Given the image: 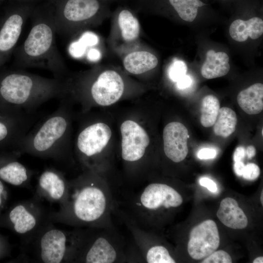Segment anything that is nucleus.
<instances>
[{
  "label": "nucleus",
  "instance_id": "nucleus-1",
  "mask_svg": "<svg viewBox=\"0 0 263 263\" xmlns=\"http://www.w3.org/2000/svg\"><path fill=\"white\" fill-rule=\"evenodd\" d=\"M115 200L108 180L87 170L69 181L67 199L58 211L51 212L50 219L79 228H116L112 219Z\"/></svg>",
  "mask_w": 263,
  "mask_h": 263
},
{
  "label": "nucleus",
  "instance_id": "nucleus-2",
  "mask_svg": "<svg viewBox=\"0 0 263 263\" xmlns=\"http://www.w3.org/2000/svg\"><path fill=\"white\" fill-rule=\"evenodd\" d=\"M30 18V31L24 42L13 53L14 66L46 69L54 78L65 79L67 69L56 43L52 3L47 0L44 4L35 6Z\"/></svg>",
  "mask_w": 263,
  "mask_h": 263
},
{
  "label": "nucleus",
  "instance_id": "nucleus-3",
  "mask_svg": "<svg viewBox=\"0 0 263 263\" xmlns=\"http://www.w3.org/2000/svg\"><path fill=\"white\" fill-rule=\"evenodd\" d=\"M67 95L66 80L47 78L21 70L0 72V109L35 113L51 99Z\"/></svg>",
  "mask_w": 263,
  "mask_h": 263
},
{
  "label": "nucleus",
  "instance_id": "nucleus-4",
  "mask_svg": "<svg viewBox=\"0 0 263 263\" xmlns=\"http://www.w3.org/2000/svg\"><path fill=\"white\" fill-rule=\"evenodd\" d=\"M68 99H60L57 109L42 120L20 139L15 150L61 162L69 152L71 126Z\"/></svg>",
  "mask_w": 263,
  "mask_h": 263
},
{
  "label": "nucleus",
  "instance_id": "nucleus-5",
  "mask_svg": "<svg viewBox=\"0 0 263 263\" xmlns=\"http://www.w3.org/2000/svg\"><path fill=\"white\" fill-rule=\"evenodd\" d=\"M129 247L116 228L78 229L73 263L129 262Z\"/></svg>",
  "mask_w": 263,
  "mask_h": 263
},
{
  "label": "nucleus",
  "instance_id": "nucleus-6",
  "mask_svg": "<svg viewBox=\"0 0 263 263\" xmlns=\"http://www.w3.org/2000/svg\"><path fill=\"white\" fill-rule=\"evenodd\" d=\"M181 194L172 186L164 183L152 182L142 188L121 207L141 227L147 229L154 224L157 212L179 207L183 203Z\"/></svg>",
  "mask_w": 263,
  "mask_h": 263
},
{
  "label": "nucleus",
  "instance_id": "nucleus-7",
  "mask_svg": "<svg viewBox=\"0 0 263 263\" xmlns=\"http://www.w3.org/2000/svg\"><path fill=\"white\" fill-rule=\"evenodd\" d=\"M78 229L67 231L56 228L51 222L28 243L36 261L44 263H73Z\"/></svg>",
  "mask_w": 263,
  "mask_h": 263
},
{
  "label": "nucleus",
  "instance_id": "nucleus-8",
  "mask_svg": "<svg viewBox=\"0 0 263 263\" xmlns=\"http://www.w3.org/2000/svg\"><path fill=\"white\" fill-rule=\"evenodd\" d=\"M54 8L56 33L69 35L91 22L102 10L100 0H48Z\"/></svg>",
  "mask_w": 263,
  "mask_h": 263
},
{
  "label": "nucleus",
  "instance_id": "nucleus-9",
  "mask_svg": "<svg viewBox=\"0 0 263 263\" xmlns=\"http://www.w3.org/2000/svg\"><path fill=\"white\" fill-rule=\"evenodd\" d=\"M112 134L110 127L102 122L88 124L79 132L75 143L76 153L80 162L88 170L99 174V158Z\"/></svg>",
  "mask_w": 263,
  "mask_h": 263
},
{
  "label": "nucleus",
  "instance_id": "nucleus-10",
  "mask_svg": "<svg viewBox=\"0 0 263 263\" xmlns=\"http://www.w3.org/2000/svg\"><path fill=\"white\" fill-rule=\"evenodd\" d=\"M34 3L16 1L0 15V68L13 54Z\"/></svg>",
  "mask_w": 263,
  "mask_h": 263
},
{
  "label": "nucleus",
  "instance_id": "nucleus-11",
  "mask_svg": "<svg viewBox=\"0 0 263 263\" xmlns=\"http://www.w3.org/2000/svg\"><path fill=\"white\" fill-rule=\"evenodd\" d=\"M113 214L127 228L144 261L148 263H175L169 249L157 244L152 234L139 226L115 200Z\"/></svg>",
  "mask_w": 263,
  "mask_h": 263
},
{
  "label": "nucleus",
  "instance_id": "nucleus-12",
  "mask_svg": "<svg viewBox=\"0 0 263 263\" xmlns=\"http://www.w3.org/2000/svg\"><path fill=\"white\" fill-rule=\"evenodd\" d=\"M50 213L37 197L18 203L10 211L9 219L15 231L27 243L42 228L52 222Z\"/></svg>",
  "mask_w": 263,
  "mask_h": 263
},
{
  "label": "nucleus",
  "instance_id": "nucleus-13",
  "mask_svg": "<svg viewBox=\"0 0 263 263\" xmlns=\"http://www.w3.org/2000/svg\"><path fill=\"white\" fill-rule=\"evenodd\" d=\"M122 137L121 156L127 165L140 164L144 160L146 150L150 143L149 136L136 122L127 120L120 126Z\"/></svg>",
  "mask_w": 263,
  "mask_h": 263
},
{
  "label": "nucleus",
  "instance_id": "nucleus-14",
  "mask_svg": "<svg viewBox=\"0 0 263 263\" xmlns=\"http://www.w3.org/2000/svg\"><path fill=\"white\" fill-rule=\"evenodd\" d=\"M219 244L220 237L217 226L213 220H207L191 230L188 251L191 258L200 260L214 252Z\"/></svg>",
  "mask_w": 263,
  "mask_h": 263
},
{
  "label": "nucleus",
  "instance_id": "nucleus-15",
  "mask_svg": "<svg viewBox=\"0 0 263 263\" xmlns=\"http://www.w3.org/2000/svg\"><path fill=\"white\" fill-rule=\"evenodd\" d=\"M68 191L69 181L59 170L47 168L39 175L37 190L38 198H43L60 206L66 201Z\"/></svg>",
  "mask_w": 263,
  "mask_h": 263
},
{
  "label": "nucleus",
  "instance_id": "nucleus-16",
  "mask_svg": "<svg viewBox=\"0 0 263 263\" xmlns=\"http://www.w3.org/2000/svg\"><path fill=\"white\" fill-rule=\"evenodd\" d=\"M188 131L183 124H168L163 132L164 151L167 158L174 163L184 160L188 153Z\"/></svg>",
  "mask_w": 263,
  "mask_h": 263
},
{
  "label": "nucleus",
  "instance_id": "nucleus-17",
  "mask_svg": "<svg viewBox=\"0 0 263 263\" xmlns=\"http://www.w3.org/2000/svg\"><path fill=\"white\" fill-rule=\"evenodd\" d=\"M217 216L225 225L232 229H241L247 225V217L236 200L232 198L222 200Z\"/></svg>",
  "mask_w": 263,
  "mask_h": 263
},
{
  "label": "nucleus",
  "instance_id": "nucleus-18",
  "mask_svg": "<svg viewBox=\"0 0 263 263\" xmlns=\"http://www.w3.org/2000/svg\"><path fill=\"white\" fill-rule=\"evenodd\" d=\"M33 174L32 170L15 158L6 160L0 165V178L13 186H25L29 183Z\"/></svg>",
  "mask_w": 263,
  "mask_h": 263
},
{
  "label": "nucleus",
  "instance_id": "nucleus-19",
  "mask_svg": "<svg viewBox=\"0 0 263 263\" xmlns=\"http://www.w3.org/2000/svg\"><path fill=\"white\" fill-rule=\"evenodd\" d=\"M231 37L238 42H243L249 37L252 39L259 38L263 33V20L257 17L247 20L237 19L229 27Z\"/></svg>",
  "mask_w": 263,
  "mask_h": 263
},
{
  "label": "nucleus",
  "instance_id": "nucleus-20",
  "mask_svg": "<svg viewBox=\"0 0 263 263\" xmlns=\"http://www.w3.org/2000/svg\"><path fill=\"white\" fill-rule=\"evenodd\" d=\"M229 61V56L225 52L208 50L201 68L202 76L207 79H212L226 75L230 70Z\"/></svg>",
  "mask_w": 263,
  "mask_h": 263
},
{
  "label": "nucleus",
  "instance_id": "nucleus-21",
  "mask_svg": "<svg viewBox=\"0 0 263 263\" xmlns=\"http://www.w3.org/2000/svg\"><path fill=\"white\" fill-rule=\"evenodd\" d=\"M237 102L248 114L260 113L263 110V84L257 83L241 91L237 96Z\"/></svg>",
  "mask_w": 263,
  "mask_h": 263
},
{
  "label": "nucleus",
  "instance_id": "nucleus-22",
  "mask_svg": "<svg viewBox=\"0 0 263 263\" xmlns=\"http://www.w3.org/2000/svg\"><path fill=\"white\" fill-rule=\"evenodd\" d=\"M158 62L157 58L153 54L140 51L129 54L123 60V65L129 73L139 75L154 68Z\"/></svg>",
  "mask_w": 263,
  "mask_h": 263
},
{
  "label": "nucleus",
  "instance_id": "nucleus-23",
  "mask_svg": "<svg viewBox=\"0 0 263 263\" xmlns=\"http://www.w3.org/2000/svg\"><path fill=\"white\" fill-rule=\"evenodd\" d=\"M237 124L235 112L229 108L222 107L213 124V131L216 135L226 138L235 132Z\"/></svg>",
  "mask_w": 263,
  "mask_h": 263
},
{
  "label": "nucleus",
  "instance_id": "nucleus-24",
  "mask_svg": "<svg viewBox=\"0 0 263 263\" xmlns=\"http://www.w3.org/2000/svg\"><path fill=\"white\" fill-rule=\"evenodd\" d=\"M166 2L181 19L188 22L195 19L200 8L207 5L201 0H166Z\"/></svg>",
  "mask_w": 263,
  "mask_h": 263
},
{
  "label": "nucleus",
  "instance_id": "nucleus-25",
  "mask_svg": "<svg viewBox=\"0 0 263 263\" xmlns=\"http://www.w3.org/2000/svg\"><path fill=\"white\" fill-rule=\"evenodd\" d=\"M118 23L123 38L127 41L136 39L140 33V24L137 18L129 10L124 9L118 14Z\"/></svg>",
  "mask_w": 263,
  "mask_h": 263
},
{
  "label": "nucleus",
  "instance_id": "nucleus-26",
  "mask_svg": "<svg viewBox=\"0 0 263 263\" xmlns=\"http://www.w3.org/2000/svg\"><path fill=\"white\" fill-rule=\"evenodd\" d=\"M220 102L214 95L209 94L204 97L201 103L200 122L205 127H211L214 124L219 110Z\"/></svg>",
  "mask_w": 263,
  "mask_h": 263
},
{
  "label": "nucleus",
  "instance_id": "nucleus-27",
  "mask_svg": "<svg viewBox=\"0 0 263 263\" xmlns=\"http://www.w3.org/2000/svg\"><path fill=\"white\" fill-rule=\"evenodd\" d=\"M230 256L226 252L220 250L215 251L201 262L202 263H231Z\"/></svg>",
  "mask_w": 263,
  "mask_h": 263
},
{
  "label": "nucleus",
  "instance_id": "nucleus-28",
  "mask_svg": "<svg viewBox=\"0 0 263 263\" xmlns=\"http://www.w3.org/2000/svg\"><path fill=\"white\" fill-rule=\"evenodd\" d=\"M187 66L182 61L177 60L171 65L169 71V77L173 81L177 82L186 75Z\"/></svg>",
  "mask_w": 263,
  "mask_h": 263
},
{
  "label": "nucleus",
  "instance_id": "nucleus-29",
  "mask_svg": "<svg viewBox=\"0 0 263 263\" xmlns=\"http://www.w3.org/2000/svg\"><path fill=\"white\" fill-rule=\"evenodd\" d=\"M260 169L258 166L254 163H249L245 166L242 176L247 180L256 179L260 175Z\"/></svg>",
  "mask_w": 263,
  "mask_h": 263
},
{
  "label": "nucleus",
  "instance_id": "nucleus-30",
  "mask_svg": "<svg viewBox=\"0 0 263 263\" xmlns=\"http://www.w3.org/2000/svg\"><path fill=\"white\" fill-rule=\"evenodd\" d=\"M216 150L209 148H204L199 150L198 153V157L200 159H209L215 157Z\"/></svg>",
  "mask_w": 263,
  "mask_h": 263
},
{
  "label": "nucleus",
  "instance_id": "nucleus-31",
  "mask_svg": "<svg viewBox=\"0 0 263 263\" xmlns=\"http://www.w3.org/2000/svg\"><path fill=\"white\" fill-rule=\"evenodd\" d=\"M199 183L202 186L207 188L211 192H215L217 190V187L215 183L208 178H201L199 180Z\"/></svg>",
  "mask_w": 263,
  "mask_h": 263
},
{
  "label": "nucleus",
  "instance_id": "nucleus-32",
  "mask_svg": "<svg viewBox=\"0 0 263 263\" xmlns=\"http://www.w3.org/2000/svg\"><path fill=\"white\" fill-rule=\"evenodd\" d=\"M191 82V77L189 75H186L177 82V85L179 89H184L188 87Z\"/></svg>",
  "mask_w": 263,
  "mask_h": 263
},
{
  "label": "nucleus",
  "instance_id": "nucleus-33",
  "mask_svg": "<svg viewBox=\"0 0 263 263\" xmlns=\"http://www.w3.org/2000/svg\"><path fill=\"white\" fill-rule=\"evenodd\" d=\"M245 149L243 147H239L235 150L233 160L234 162L242 161L245 155Z\"/></svg>",
  "mask_w": 263,
  "mask_h": 263
},
{
  "label": "nucleus",
  "instance_id": "nucleus-34",
  "mask_svg": "<svg viewBox=\"0 0 263 263\" xmlns=\"http://www.w3.org/2000/svg\"><path fill=\"white\" fill-rule=\"evenodd\" d=\"M245 168L244 164L242 161L235 162L234 165V170L237 175L242 176Z\"/></svg>",
  "mask_w": 263,
  "mask_h": 263
},
{
  "label": "nucleus",
  "instance_id": "nucleus-35",
  "mask_svg": "<svg viewBox=\"0 0 263 263\" xmlns=\"http://www.w3.org/2000/svg\"><path fill=\"white\" fill-rule=\"evenodd\" d=\"M7 195V192L4 189V186L0 180V207L2 206L3 200L6 199Z\"/></svg>",
  "mask_w": 263,
  "mask_h": 263
},
{
  "label": "nucleus",
  "instance_id": "nucleus-36",
  "mask_svg": "<svg viewBox=\"0 0 263 263\" xmlns=\"http://www.w3.org/2000/svg\"><path fill=\"white\" fill-rule=\"evenodd\" d=\"M246 154L248 158L251 159L254 157L256 154V149L253 146H249L246 149Z\"/></svg>",
  "mask_w": 263,
  "mask_h": 263
},
{
  "label": "nucleus",
  "instance_id": "nucleus-37",
  "mask_svg": "<svg viewBox=\"0 0 263 263\" xmlns=\"http://www.w3.org/2000/svg\"><path fill=\"white\" fill-rule=\"evenodd\" d=\"M6 0H0V3ZM16 1L19 2H30V3H35L40 0H14Z\"/></svg>",
  "mask_w": 263,
  "mask_h": 263
},
{
  "label": "nucleus",
  "instance_id": "nucleus-38",
  "mask_svg": "<svg viewBox=\"0 0 263 263\" xmlns=\"http://www.w3.org/2000/svg\"><path fill=\"white\" fill-rule=\"evenodd\" d=\"M253 263H263V257L262 256L256 258L253 261Z\"/></svg>",
  "mask_w": 263,
  "mask_h": 263
},
{
  "label": "nucleus",
  "instance_id": "nucleus-39",
  "mask_svg": "<svg viewBox=\"0 0 263 263\" xmlns=\"http://www.w3.org/2000/svg\"><path fill=\"white\" fill-rule=\"evenodd\" d=\"M261 202L262 203V205H263V191H262L261 194Z\"/></svg>",
  "mask_w": 263,
  "mask_h": 263
},
{
  "label": "nucleus",
  "instance_id": "nucleus-40",
  "mask_svg": "<svg viewBox=\"0 0 263 263\" xmlns=\"http://www.w3.org/2000/svg\"><path fill=\"white\" fill-rule=\"evenodd\" d=\"M222 0L224 1H226L227 0Z\"/></svg>",
  "mask_w": 263,
  "mask_h": 263
}]
</instances>
